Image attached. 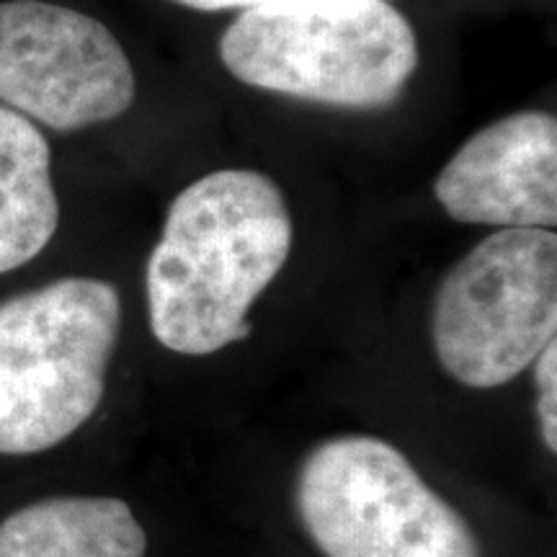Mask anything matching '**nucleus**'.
Wrapping results in <instances>:
<instances>
[{"mask_svg":"<svg viewBox=\"0 0 557 557\" xmlns=\"http://www.w3.org/2000/svg\"><path fill=\"white\" fill-rule=\"evenodd\" d=\"M292 243L287 199L269 176L225 169L194 181L173 199L148 263L152 336L186 357L248 338V312Z\"/></svg>","mask_w":557,"mask_h":557,"instance_id":"1","label":"nucleus"},{"mask_svg":"<svg viewBox=\"0 0 557 557\" xmlns=\"http://www.w3.org/2000/svg\"><path fill=\"white\" fill-rule=\"evenodd\" d=\"M220 60L250 88L374 111L406 94L421 50L389 0H276L222 32Z\"/></svg>","mask_w":557,"mask_h":557,"instance_id":"2","label":"nucleus"},{"mask_svg":"<svg viewBox=\"0 0 557 557\" xmlns=\"http://www.w3.org/2000/svg\"><path fill=\"white\" fill-rule=\"evenodd\" d=\"M120 323V292L101 278H58L0 302V455L58 447L96 413Z\"/></svg>","mask_w":557,"mask_h":557,"instance_id":"3","label":"nucleus"},{"mask_svg":"<svg viewBox=\"0 0 557 557\" xmlns=\"http://www.w3.org/2000/svg\"><path fill=\"white\" fill-rule=\"evenodd\" d=\"M295 498L325 557H483L462 513L382 438L318 444L299 468Z\"/></svg>","mask_w":557,"mask_h":557,"instance_id":"4","label":"nucleus"},{"mask_svg":"<svg viewBox=\"0 0 557 557\" xmlns=\"http://www.w3.org/2000/svg\"><path fill=\"white\" fill-rule=\"evenodd\" d=\"M434 348L472 389L517 380L557 336V235L504 227L459 259L436 292Z\"/></svg>","mask_w":557,"mask_h":557,"instance_id":"5","label":"nucleus"},{"mask_svg":"<svg viewBox=\"0 0 557 557\" xmlns=\"http://www.w3.org/2000/svg\"><path fill=\"white\" fill-rule=\"evenodd\" d=\"M132 62L99 18L47 0L0 3V103L54 132L120 120L135 103Z\"/></svg>","mask_w":557,"mask_h":557,"instance_id":"6","label":"nucleus"},{"mask_svg":"<svg viewBox=\"0 0 557 557\" xmlns=\"http://www.w3.org/2000/svg\"><path fill=\"white\" fill-rule=\"evenodd\" d=\"M444 212L465 225H557V122L547 111H517L487 124L436 176Z\"/></svg>","mask_w":557,"mask_h":557,"instance_id":"7","label":"nucleus"},{"mask_svg":"<svg viewBox=\"0 0 557 557\" xmlns=\"http://www.w3.org/2000/svg\"><path fill=\"white\" fill-rule=\"evenodd\" d=\"M148 534L120 498L65 496L0 521V557H145Z\"/></svg>","mask_w":557,"mask_h":557,"instance_id":"8","label":"nucleus"},{"mask_svg":"<svg viewBox=\"0 0 557 557\" xmlns=\"http://www.w3.org/2000/svg\"><path fill=\"white\" fill-rule=\"evenodd\" d=\"M58 225L50 143L37 124L0 103V274L37 259Z\"/></svg>","mask_w":557,"mask_h":557,"instance_id":"9","label":"nucleus"},{"mask_svg":"<svg viewBox=\"0 0 557 557\" xmlns=\"http://www.w3.org/2000/svg\"><path fill=\"white\" fill-rule=\"evenodd\" d=\"M537 364V418L542 442L549 451H557V344L553 341L547 348H542Z\"/></svg>","mask_w":557,"mask_h":557,"instance_id":"10","label":"nucleus"},{"mask_svg":"<svg viewBox=\"0 0 557 557\" xmlns=\"http://www.w3.org/2000/svg\"><path fill=\"white\" fill-rule=\"evenodd\" d=\"M171 3L186 5V9L194 11H207V13H218V11H248V9H259V5L267 3H276V0H171Z\"/></svg>","mask_w":557,"mask_h":557,"instance_id":"11","label":"nucleus"}]
</instances>
